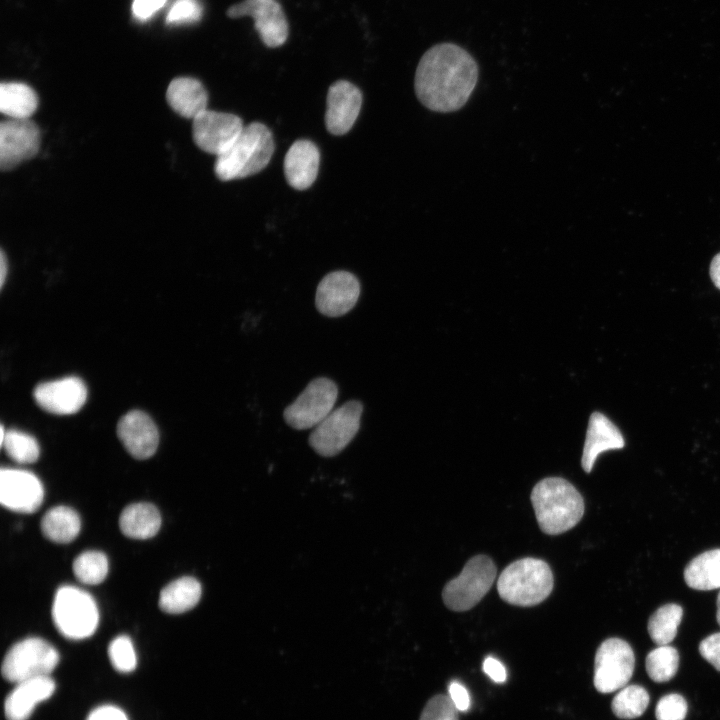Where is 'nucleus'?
<instances>
[{
    "label": "nucleus",
    "instance_id": "f257e3e1",
    "mask_svg": "<svg viewBox=\"0 0 720 720\" xmlns=\"http://www.w3.org/2000/svg\"><path fill=\"white\" fill-rule=\"evenodd\" d=\"M478 80V66L461 47L443 43L427 50L415 73L419 101L436 112H453L463 107Z\"/></svg>",
    "mask_w": 720,
    "mask_h": 720
},
{
    "label": "nucleus",
    "instance_id": "f03ea898",
    "mask_svg": "<svg viewBox=\"0 0 720 720\" xmlns=\"http://www.w3.org/2000/svg\"><path fill=\"white\" fill-rule=\"evenodd\" d=\"M531 503L540 529L558 535L573 528L584 514V501L579 491L567 480L548 477L532 489Z\"/></svg>",
    "mask_w": 720,
    "mask_h": 720
},
{
    "label": "nucleus",
    "instance_id": "7ed1b4c3",
    "mask_svg": "<svg viewBox=\"0 0 720 720\" xmlns=\"http://www.w3.org/2000/svg\"><path fill=\"white\" fill-rule=\"evenodd\" d=\"M273 151L270 130L262 123H250L244 126L234 143L216 157L215 174L222 181L251 176L268 165Z\"/></svg>",
    "mask_w": 720,
    "mask_h": 720
},
{
    "label": "nucleus",
    "instance_id": "20e7f679",
    "mask_svg": "<svg viewBox=\"0 0 720 720\" xmlns=\"http://www.w3.org/2000/svg\"><path fill=\"white\" fill-rule=\"evenodd\" d=\"M550 566L541 559L526 557L509 564L497 580L499 596L505 602L522 607L544 601L553 589Z\"/></svg>",
    "mask_w": 720,
    "mask_h": 720
},
{
    "label": "nucleus",
    "instance_id": "39448f33",
    "mask_svg": "<svg viewBox=\"0 0 720 720\" xmlns=\"http://www.w3.org/2000/svg\"><path fill=\"white\" fill-rule=\"evenodd\" d=\"M52 618L57 630L66 638L81 640L97 629L99 612L90 594L74 586H62L55 594Z\"/></svg>",
    "mask_w": 720,
    "mask_h": 720
},
{
    "label": "nucleus",
    "instance_id": "423d86ee",
    "mask_svg": "<svg viewBox=\"0 0 720 720\" xmlns=\"http://www.w3.org/2000/svg\"><path fill=\"white\" fill-rule=\"evenodd\" d=\"M496 573L497 568L490 557L476 555L469 559L461 573L443 588L446 607L456 612L473 608L492 587Z\"/></svg>",
    "mask_w": 720,
    "mask_h": 720
},
{
    "label": "nucleus",
    "instance_id": "0eeeda50",
    "mask_svg": "<svg viewBox=\"0 0 720 720\" xmlns=\"http://www.w3.org/2000/svg\"><path fill=\"white\" fill-rule=\"evenodd\" d=\"M59 662L58 651L47 641L29 637L15 643L6 653L2 676L9 682L18 683L31 678L50 676Z\"/></svg>",
    "mask_w": 720,
    "mask_h": 720
},
{
    "label": "nucleus",
    "instance_id": "6e6552de",
    "mask_svg": "<svg viewBox=\"0 0 720 720\" xmlns=\"http://www.w3.org/2000/svg\"><path fill=\"white\" fill-rule=\"evenodd\" d=\"M363 405L350 400L333 410L309 436V444L321 456L339 454L355 437L359 428Z\"/></svg>",
    "mask_w": 720,
    "mask_h": 720
},
{
    "label": "nucleus",
    "instance_id": "1a4fd4ad",
    "mask_svg": "<svg viewBox=\"0 0 720 720\" xmlns=\"http://www.w3.org/2000/svg\"><path fill=\"white\" fill-rule=\"evenodd\" d=\"M338 396L334 381L326 377L312 380L296 400L287 406L283 417L294 429L316 427L332 411Z\"/></svg>",
    "mask_w": 720,
    "mask_h": 720
},
{
    "label": "nucleus",
    "instance_id": "9d476101",
    "mask_svg": "<svg viewBox=\"0 0 720 720\" xmlns=\"http://www.w3.org/2000/svg\"><path fill=\"white\" fill-rule=\"evenodd\" d=\"M635 657L631 646L620 638L604 640L594 661V686L600 693H612L626 686L633 675Z\"/></svg>",
    "mask_w": 720,
    "mask_h": 720
},
{
    "label": "nucleus",
    "instance_id": "9b49d317",
    "mask_svg": "<svg viewBox=\"0 0 720 720\" xmlns=\"http://www.w3.org/2000/svg\"><path fill=\"white\" fill-rule=\"evenodd\" d=\"M41 133L31 119L7 118L0 123V168L8 172L34 158L40 149Z\"/></svg>",
    "mask_w": 720,
    "mask_h": 720
},
{
    "label": "nucleus",
    "instance_id": "f8f14e48",
    "mask_svg": "<svg viewBox=\"0 0 720 720\" xmlns=\"http://www.w3.org/2000/svg\"><path fill=\"white\" fill-rule=\"evenodd\" d=\"M241 118L234 114L205 110L192 122V136L202 151L219 156L243 130Z\"/></svg>",
    "mask_w": 720,
    "mask_h": 720
},
{
    "label": "nucleus",
    "instance_id": "ddd939ff",
    "mask_svg": "<svg viewBox=\"0 0 720 720\" xmlns=\"http://www.w3.org/2000/svg\"><path fill=\"white\" fill-rule=\"evenodd\" d=\"M230 18L249 16L262 42L271 48L281 46L288 36V22L285 13L275 0H245L230 6Z\"/></svg>",
    "mask_w": 720,
    "mask_h": 720
},
{
    "label": "nucleus",
    "instance_id": "4468645a",
    "mask_svg": "<svg viewBox=\"0 0 720 720\" xmlns=\"http://www.w3.org/2000/svg\"><path fill=\"white\" fill-rule=\"evenodd\" d=\"M44 489L41 481L31 472L2 468L0 471V502L5 508L34 513L41 506Z\"/></svg>",
    "mask_w": 720,
    "mask_h": 720
},
{
    "label": "nucleus",
    "instance_id": "2eb2a0df",
    "mask_svg": "<svg viewBox=\"0 0 720 720\" xmlns=\"http://www.w3.org/2000/svg\"><path fill=\"white\" fill-rule=\"evenodd\" d=\"M360 283L348 271H333L318 284L315 296L317 310L328 317H339L348 313L360 296Z\"/></svg>",
    "mask_w": 720,
    "mask_h": 720
},
{
    "label": "nucleus",
    "instance_id": "dca6fc26",
    "mask_svg": "<svg viewBox=\"0 0 720 720\" xmlns=\"http://www.w3.org/2000/svg\"><path fill=\"white\" fill-rule=\"evenodd\" d=\"M33 396L43 410L55 415H71L85 404L87 388L80 378L70 376L37 385Z\"/></svg>",
    "mask_w": 720,
    "mask_h": 720
},
{
    "label": "nucleus",
    "instance_id": "f3484780",
    "mask_svg": "<svg viewBox=\"0 0 720 720\" xmlns=\"http://www.w3.org/2000/svg\"><path fill=\"white\" fill-rule=\"evenodd\" d=\"M361 104L362 94L354 84L346 80L333 83L327 94V130L334 135L347 133L359 115Z\"/></svg>",
    "mask_w": 720,
    "mask_h": 720
},
{
    "label": "nucleus",
    "instance_id": "a211bd4d",
    "mask_svg": "<svg viewBox=\"0 0 720 720\" xmlns=\"http://www.w3.org/2000/svg\"><path fill=\"white\" fill-rule=\"evenodd\" d=\"M117 435L126 450L136 459L154 455L159 444L158 429L145 412L132 410L119 420Z\"/></svg>",
    "mask_w": 720,
    "mask_h": 720
},
{
    "label": "nucleus",
    "instance_id": "6ab92c4d",
    "mask_svg": "<svg viewBox=\"0 0 720 720\" xmlns=\"http://www.w3.org/2000/svg\"><path fill=\"white\" fill-rule=\"evenodd\" d=\"M55 682L50 676H41L15 684L7 695L4 712L7 720H27L35 707L51 697Z\"/></svg>",
    "mask_w": 720,
    "mask_h": 720
},
{
    "label": "nucleus",
    "instance_id": "aec40b11",
    "mask_svg": "<svg viewBox=\"0 0 720 720\" xmlns=\"http://www.w3.org/2000/svg\"><path fill=\"white\" fill-rule=\"evenodd\" d=\"M624 445V437L618 427L604 414L593 412L589 418L581 457L583 470L591 472L596 458L602 452L621 449Z\"/></svg>",
    "mask_w": 720,
    "mask_h": 720
},
{
    "label": "nucleus",
    "instance_id": "412c9836",
    "mask_svg": "<svg viewBox=\"0 0 720 720\" xmlns=\"http://www.w3.org/2000/svg\"><path fill=\"white\" fill-rule=\"evenodd\" d=\"M319 161V150L313 142L295 141L284 158V174L290 186L297 190L309 188L317 177Z\"/></svg>",
    "mask_w": 720,
    "mask_h": 720
},
{
    "label": "nucleus",
    "instance_id": "4be33fe9",
    "mask_svg": "<svg viewBox=\"0 0 720 720\" xmlns=\"http://www.w3.org/2000/svg\"><path fill=\"white\" fill-rule=\"evenodd\" d=\"M166 100L178 115L193 120L207 110L208 94L199 80L177 77L168 85Z\"/></svg>",
    "mask_w": 720,
    "mask_h": 720
},
{
    "label": "nucleus",
    "instance_id": "5701e85b",
    "mask_svg": "<svg viewBox=\"0 0 720 720\" xmlns=\"http://www.w3.org/2000/svg\"><path fill=\"white\" fill-rule=\"evenodd\" d=\"M119 526L122 533L129 538L149 539L159 531L161 515L153 504L134 503L122 511Z\"/></svg>",
    "mask_w": 720,
    "mask_h": 720
},
{
    "label": "nucleus",
    "instance_id": "b1692460",
    "mask_svg": "<svg viewBox=\"0 0 720 720\" xmlns=\"http://www.w3.org/2000/svg\"><path fill=\"white\" fill-rule=\"evenodd\" d=\"M201 584L193 577H181L166 585L159 596V607L169 614L194 608L201 598Z\"/></svg>",
    "mask_w": 720,
    "mask_h": 720
},
{
    "label": "nucleus",
    "instance_id": "393cba45",
    "mask_svg": "<svg viewBox=\"0 0 720 720\" xmlns=\"http://www.w3.org/2000/svg\"><path fill=\"white\" fill-rule=\"evenodd\" d=\"M38 96L29 85L3 82L0 85V112L11 119H30L38 107Z\"/></svg>",
    "mask_w": 720,
    "mask_h": 720
},
{
    "label": "nucleus",
    "instance_id": "a878e982",
    "mask_svg": "<svg viewBox=\"0 0 720 720\" xmlns=\"http://www.w3.org/2000/svg\"><path fill=\"white\" fill-rule=\"evenodd\" d=\"M684 579L692 589L720 588V549L708 550L693 558L684 570Z\"/></svg>",
    "mask_w": 720,
    "mask_h": 720
},
{
    "label": "nucleus",
    "instance_id": "bb28decb",
    "mask_svg": "<svg viewBox=\"0 0 720 720\" xmlns=\"http://www.w3.org/2000/svg\"><path fill=\"white\" fill-rule=\"evenodd\" d=\"M81 520L77 512L68 506L49 509L41 520L43 535L55 543H69L79 534Z\"/></svg>",
    "mask_w": 720,
    "mask_h": 720
},
{
    "label": "nucleus",
    "instance_id": "cd10ccee",
    "mask_svg": "<svg viewBox=\"0 0 720 720\" xmlns=\"http://www.w3.org/2000/svg\"><path fill=\"white\" fill-rule=\"evenodd\" d=\"M683 609L680 605L669 603L659 607L649 618L647 630L657 645H668L674 640L682 620Z\"/></svg>",
    "mask_w": 720,
    "mask_h": 720
},
{
    "label": "nucleus",
    "instance_id": "c85d7f7f",
    "mask_svg": "<svg viewBox=\"0 0 720 720\" xmlns=\"http://www.w3.org/2000/svg\"><path fill=\"white\" fill-rule=\"evenodd\" d=\"M649 700V694L642 686L629 685L615 695L611 708L620 719H635L645 712Z\"/></svg>",
    "mask_w": 720,
    "mask_h": 720
},
{
    "label": "nucleus",
    "instance_id": "c756f323",
    "mask_svg": "<svg viewBox=\"0 0 720 720\" xmlns=\"http://www.w3.org/2000/svg\"><path fill=\"white\" fill-rule=\"evenodd\" d=\"M648 676L658 683L672 679L679 666V654L676 648L669 645L657 646L646 657Z\"/></svg>",
    "mask_w": 720,
    "mask_h": 720
},
{
    "label": "nucleus",
    "instance_id": "7c9ffc66",
    "mask_svg": "<svg viewBox=\"0 0 720 720\" xmlns=\"http://www.w3.org/2000/svg\"><path fill=\"white\" fill-rule=\"evenodd\" d=\"M108 559L99 551H85L73 562V572L83 584L96 585L104 581L108 574Z\"/></svg>",
    "mask_w": 720,
    "mask_h": 720
},
{
    "label": "nucleus",
    "instance_id": "2f4dec72",
    "mask_svg": "<svg viewBox=\"0 0 720 720\" xmlns=\"http://www.w3.org/2000/svg\"><path fill=\"white\" fill-rule=\"evenodd\" d=\"M1 446L12 460L20 464L34 463L39 458L40 447L37 440L18 430H8Z\"/></svg>",
    "mask_w": 720,
    "mask_h": 720
},
{
    "label": "nucleus",
    "instance_id": "473e14b6",
    "mask_svg": "<svg viewBox=\"0 0 720 720\" xmlns=\"http://www.w3.org/2000/svg\"><path fill=\"white\" fill-rule=\"evenodd\" d=\"M108 656L112 666L119 672L129 673L137 666L136 652L127 635H119L110 642Z\"/></svg>",
    "mask_w": 720,
    "mask_h": 720
},
{
    "label": "nucleus",
    "instance_id": "72a5a7b5",
    "mask_svg": "<svg viewBox=\"0 0 720 720\" xmlns=\"http://www.w3.org/2000/svg\"><path fill=\"white\" fill-rule=\"evenodd\" d=\"M419 720H458V710L449 696L435 695L426 703Z\"/></svg>",
    "mask_w": 720,
    "mask_h": 720
},
{
    "label": "nucleus",
    "instance_id": "f704fd0d",
    "mask_svg": "<svg viewBox=\"0 0 720 720\" xmlns=\"http://www.w3.org/2000/svg\"><path fill=\"white\" fill-rule=\"evenodd\" d=\"M203 7L199 0H175L166 21L169 24L194 23L201 19Z\"/></svg>",
    "mask_w": 720,
    "mask_h": 720
},
{
    "label": "nucleus",
    "instance_id": "c9c22d12",
    "mask_svg": "<svg viewBox=\"0 0 720 720\" xmlns=\"http://www.w3.org/2000/svg\"><path fill=\"white\" fill-rule=\"evenodd\" d=\"M688 711L686 700L680 694H667L660 698L655 708L657 720H684Z\"/></svg>",
    "mask_w": 720,
    "mask_h": 720
},
{
    "label": "nucleus",
    "instance_id": "e433bc0d",
    "mask_svg": "<svg viewBox=\"0 0 720 720\" xmlns=\"http://www.w3.org/2000/svg\"><path fill=\"white\" fill-rule=\"evenodd\" d=\"M699 652L706 661L720 671V632L703 639L699 644Z\"/></svg>",
    "mask_w": 720,
    "mask_h": 720
},
{
    "label": "nucleus",
    "instance_id": "4c0bfd02",
    "mask_svg": "<svg viewBox=\"0 0 720 720\" xmlns=\"http://www.w3.org/2000/svg\"><path fill=\"white\" fill-rule=\"evenodd\" d=\"M166 1L167 0H134L132 3V13L136 19L145 21L161 9Z\"/></svg>",
    "mask_w": 720,
    "mask_h": 720
},
{
    "label": "nucleus",
    "instance_id": "58836bf2",
    "mask_svg": "<svg viewBox=\"0 0 720 720\" xmlns=\"http://www.w3.org/2000/svg\"><path fill=\"white\" fill-rule=\"evenodd\" d=\"M449 697L458 711L465 712L470 707V696L466 688L459 682L453 681L450 683Z\"/></svg>",
    "mask_w": 720,
    "mask_h": 720
},
{
    "label": "nucleus",
    "instance_id": "ea45409f",
    "mask_svg": "<svg viewBox=\"0 0 720 720\" xmlns=\"http://www.w3.org/2000/svg\"><path fill=\"white\" fill-rule=\"evenodd\" d=\"M86 720H128V718L120 708L103 705L91 711Z\"/></svg>",
    "mask_w": 720,
    "mask_h": 720
},
{
    "label": "nucleus",
    "instance_id": "a19ab883",
    "mask_svg": "<svg viewBox=\"0 0 720 720\" xmlns=\"http://www.w3.org/2000/svg\"><path fill=\"white\" fill-rule=\"evenodd\" d=\"M484 672L496 683H503L506 680V669L504 665L493 657H487L483 662Z\"/></svg>",
    "mask_w": 720,
    "mask_h": 720
},
{
    "label": "nucleus",
    "instance_id": "79ce46f5",
    "mask_svg": "<svg viewBox=\"0 0 720 720\" xmlns=\"http://www.w3.org/2000/svg\"><path fill=\"white\" fill-rule=\"evenodd\" d=\"M710 277L714 285L720 290V253H718L710 264Z\"/></svg>",
    "mask_w": 720,
    "mask_h": 720
},
{
    "label": "nucleus",
    "instance_id": "37998d69",
    "mask_svg": "<svg viewBox=\"0 0 720 720\" xmlns=\"http://www.w3.org/2000/svg\"><path fill=\"white\" fill-rule=\"evenodd\" d=\"M8 272V261L3 250L0 254V287L2 288Z\"/></svg>",
    "mask_w": 720,
    "mask_h": 720
},
{
    "label": "nucleus",
    "instance_id": "c03bdc74",
    "mask_svg": "<svg viewBox=\"0 0 720 720\" xmlns=\"http://www.w3.org/2000/svg\"><path fill=\"white\" fill-rule=\"evenodd\" d=\"M716 618H717L718 624L720 625V592L718 593V596H717V615H716Z\"/></svg>",
    "mask_w": 720,
    "mask_h": 720
}]
</instances>
